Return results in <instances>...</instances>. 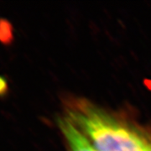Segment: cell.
Listing matches in <instances>:
<instances>
[{"label": "cell", "mask_w": 151, "mask_h": 151, "mask_svg": "<svg viewBox=\"0 0 151 151\" xmlns=\"http://www.w3.org/2000/svg\"><path fill=\"white\" fill-rule=\"evenodd\" d=\"M9 93V84L5 77L0 76V98H4Z\"/></svg>", "instance_id": "cell-4"}, {"label": "cell", "mask_w": 151, "mask_h": 151, "mask_svg": "<svg viewBox=\"0 0 151 151\" xmlns=\"http://www.w3.org/2000/svg\"><path fill=\"white\" fill-rule=\"evenodd\" d=\"M14 40L13 26L8 19L0 18V42L5 45H10Z\"/></svg>", "instance_id": "cell-3"}, {"label": "cell", "mask_w": 151, "mask_h": 151, "mask_svg": "<svg viewBox=\"0 0 151 151\" xmlns=\"http://www.w3.org/2000/svg\"><path fill=\"white\" fill-rule=\"evenodd\" d=\"M146 151H151V145L149 146V148L147 149V150H146Z\"/></svg>", "instance_id": "cell-5"}, {"label": "cell", "mask_w": 151, "mask_h": 151, "mask_svg": "<svg viewBox=\"0 0 151 151\" xmlns=\"http://www.w3.org/2000/svg\"><path fill=\"white\" fill-rule=\"evenodd\" d=\"M66 117L95 151H146L151 145L144 131L86 101L71 104Z\"/></svg>", "instance_id": "cell-1"}, {"label": "cell", "mask_w": 151, "mask_h": 151, "mask_svg": "<svg viewBox=\"0 0 151 151\" xmlns=\"http://www.w3.org/2000/svg\"><path fill=\"white\" fill-rule=\"evenodd\" d=\"M58 124L70 151H95L86 137L66 116L58 119Z\"/></svg>", "instance_id": "cell-2"}]
</instances>
